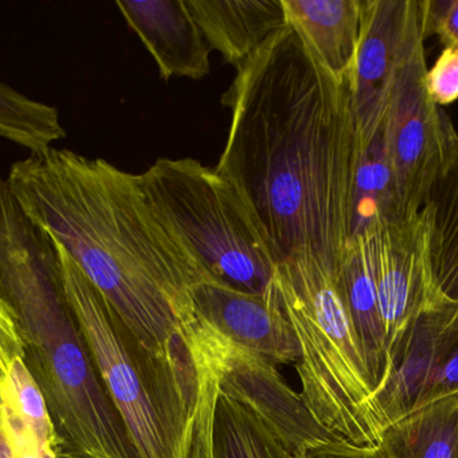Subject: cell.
<instances>
[{
    "label": "cell",
    "mask_w": 458,
    "mask_h": 458,
    "mask_svg": "<svg viewBox=\"0 0 458 458\" xmlns=\"http://www.w3.org/2000/svg\"><path fill=\"white\" fill-rule=\"evenodd\" d=\"M426 73L423 42L402 69L386 112L388 152L407 216L422 210L458 139L446 112L428 96Z\"/></svg>",
    "instance_id": "52a82bcc"
},
{
    "label": "cell",
    "mask_w": 458,
    "mask_h": 458,
    "mask_svg": "<svg viewBox=\"0 0 458 458\" xmlns=\"http://www.w3.org/2000/svg\"><path fill=\"white\" fill-rule=\"evenodd\" d=\"M139 181L152 208L208 276L265 294L277 269L267 235L240 190L195 159H159Z\"/></svg>",
    "instance_id": "8992f818"
},
{
    "label": "cell",
    "mask_w": 458,
    "mask_h": 458,
    "mask_svg": "<svg viewBox=\"0 0 458 458\" xmlns=\"http://www.w3.org/2000/svg\"><path fill=\"white\" fill-rule=\"evenodd\" d=\"M211 458H293V452L250 402L219 388Z\"/></svg>",
    "instance_id": "e0dca14e"
},
{
    "label": "cell",
    "mask_w": 458,
    "mask_h": 458,
    "mask_svg": "<svg viewBox=\"0 0 458 458\" xmlns=\"http://www.w3.org/2000/svg\"><path fill=\"white\" fill-rule=\"evenodd\" d=\"M42 458H64L58 447H49L42 449Z\"/></svg>",
    "instance_id": "484cf974"
},
{
    "label": "cell",
    "mask_w": 458,
    "mask_h": 458,
    "mask_svg": "<svg viewBox=\"0 0 458 458\" xmlns=\"http://www.w3.org/2000/svg\"><path fill=\"white\" fill-rule=\"evenodd\" d=\"M453 394H458V320L452 347L426 404Z\"/></svg>",
    "instance_id": "d4e9b609"
},
{
    "label": "cell",
    "mask_w": 458,
    "mask_h": 458,
    "mask_svg": "<svg viewBox=\"0 0 458 458\" xmlns=\"http://www.w3.org/2000/svg\"><path fill=\"white\" fill-rule=\"evenodd\" d=\"M385 119L366 143L359 144L351 202V238L377 222L407 218L388 152Z\"/></svg>",
    "instance_id": "2e32d148"
},
{
    "label": "cell",
    "mask_w": 458,
    "mask_h": 458,
    "mask_svg": "<svg viewBox=\"0 0 458 458\" xmlns=\"http://www.w3.org/2000/svg\"><path fill=\"white\" fill-rule=\"evenodd\" d=\"M286 22L312 57L340 84L355 72L361 25V0H283Z\"/></svg>",
    "instance_id": "4fadbf2b"
},
{
    "label": "cell",
    "mask_w": 458,
    "mask_h": 458,
    "mask_svg": "<svg viewBox=\"0 0 458 458\" xmlns=\"http://www.w3.org/2000/svg\"><path fill=\"white\" fill-rule=\"evenodd\" d=\"M293 458H391L382 444L355 445L347 439L321 442L294 453Z\"/></svg>",
    "instance_id": "cb8c5ba5"
},
{
    "label": "cell",
    "mask_w": 458,
    "mask_h": 458,
    "mask_svg": "<svg viewBox=\"0 0 458 458\" xmlns=\"http://www.w3.org/2000/svg\"><path fill=\"white\" fill-rule=\"evenodd\" d=\"M0 133L31 155L44 154L66 136L57 108L31 100L4 82L0 85Z\"/></svg>",
    "instance_id": "44dd1931"
},
{
    "label": "cell",
    "mask_w": 458,
    "mask_h": 458,
    "mask_svg": "<svg viewBox=\"0 0 458 458\" xmlns=\"http://www.w3.org/2000/svg\"><path fill=\"white\" fill-rule=\"evenodd\" d=\"M363 25L350 82L359 144L382 124L402 69L425 42L420 0H361Z\"/></svg>",
    "instance_id": "9c48e42d"
},
{
    "label": "cell",
    "mask_w": 458,
    "mask_h": 458,
    "mask_svg": "<svg viewBox=\"0 0 458 458\" xmlns=\"http://www.w3.org/2000/svg\"><path fill=\"white\" fill-rule=\"evenodd\" d=\"M422 210L430 225L437 288L444 299L458 304V139Z\"/></svg>",
    "instance_id": "ffe728a7"
},
{
    "label": "cell",
    "mask_w": 458,
    "mask_h": 458,
    "mask_svg": "<svg viewBox=\"0 0 458 458\" xmlns=\"http://www.w3.org/2000/svg\"><path fill=\"white\" fill-rule=\"evenodd\" d=\"M116 6L157 61L163 80L208 76L213 49L184 0H130Z\"/></svg>",
    "instance_id": "7c38bea8"
},
{
    "label": "cell",
    "mask_w": 458,
    "mask_h": 458,
    "mask_svg": "<svg viewBox=\"0 0 458 458\" xmlns=\"http://www.w3.org/2000/svg\"><path fill=\"white\" fill-rule=\"evenodd\" d=\"M372 272L387 337L388 356L418 316L444 300L431 262V233L425 211L366 230Z\"/></svg>",
    "instance_id": "ba28073f"
},
{
    "label": "cell",
    "mask_w": 458,
    "mask_h": 458,
    "mask_svg": "<svg viewBox=\"0 0 458 458\" xmlns=\"http://www.w3.org/2000/svg\"><path fill=\"white\" fill-rule=\"evenodd\" d=\"M216 170L261 225L277 264L312 257L339 273L351 240L359 133L350 84L286 26L237 71Z\"/></svg>",
    "instance_id": "6da1fadb"
},
{
    "label": "cell",
    "mask_w": 458,
    "mask_h": 458,
    "mask_svg": "<svg viewBox=\"0 0 458 458\" xmlns=\"http://www.w3.org/2000/svg\"><path fill=\"white\" fill-rule=\"evenodd\" d=\"M192 301L198 318L237 347L276 366L299 363V340L272 284L257 294L208 278L192 289Z\"/></svg>",
    "instance_id": "8fae6325"
},
{
    "label": "cell",
    "mask_w": 458,
    "mask_h": 458,
    "mask_svg": "<svg viewBox=\"0 0 458 458\" xmlns=\"http://www.w3.org/2000/svg\"><path fill=\"white\" fill-rule=\"evenodd\" d=\"M0 458H13L12 452L4 442H0Z\"/></svg>",
    "instance_id": "4316f807"
},
{
    "label": "cell",
    "mask_w": 458,
    "mask_h": 458,
    "mask_svg": "<svg viewBox=\"0 0 458 458\" xmlns=\"http://www.w3.org/2000/svg\"><path fill=\"white\" fill-rule=\"evenodd\" d=\"M0 395L2 404L17 412L36 433L42 449L58 447L57 433L41 388L31 375L25 358L17 324L0 308ZM61 452V450H60Z\"/></svg>",
    "instance_id": "ac0fdd59"
},
{
    "label": "cell",
    "mask_w": 458,
    "mask_h": 458,
    "mask_svg": "<svg viewBox=\"0 0 458 458\" xmlns=\"http://www.w3.org/2000/svg\"><path fill=\"white\" fill-rule=\"evenodd\" d=\"M426 89L438 106L458 100V49L444 47L433 68L426 73Z\"/></svg>",
    "instance_id": "603a6c76"
},
{
    "label": "cell",
    "mask_w": 458,
    "mask_h": 458,
    "mask_svg": "<svg viewBox=\"0 0 458 458\" xmlns=\"http://www.w3.org/2000/svg\"><path fill=\"white\" fill-rule=\"evenodd\" d=\"M272 286L299 340L300 395L308 409L339 438L379 445L374 383L337 273L296 257L277 265Z\"/></svg>",
    "instance_id": "5b68a950"
},
{
    "label": "cell",
    "mask_w": 458,
    "mask_h": 458,
    "mask_svg": "<svg viewBox=\"0 0 458 458\" xmlns=\"http://www.w3.org/2000/svg\"><path fill=\"white\" fill-rule=\"evenodd\" d=\"M211 49L240 69L288 26L283 0H184Z\"/></svg>",
    "instance_id": "5bb4252c"
},
{
    "label": "cell",
    "mask_w": 458,
    "mask_h": 458,
    "mask_svg": "<svg viewBox=\"0 0 458 458\" xmlns=\"http://www.w3.org/2000/svg\"><path fill=\"white\" fill-rule=\"evenodd\" d=\"M0 308L14 318L64 458H140L64 291L52 238L2 183Z\"/></svg>",
    "instance_id": "3957f363"
},
{
    "label": "cell",
    "mask_w": 458,
    "mask_h": 458,
    "mask_svg": "<svg viewBox=\"0 0 458 458\" xmlns=\"http://www.w3.org/2000/svg\"><path fill=\"white\" fill-rule=\"evenodd\" d=\"M6 182L148 350L194 360L186 344L197 320L192 289L211 277L152 208L139 175L50 148L13 165Z\"/></svg>",
    "instance_id": "7a4b0ae2"
},
{
    "label": "cell",
    "mask_w": 458,
    "mask_h": 458,
    "mask_svg": "<svg viewBox=\"0 0 458 458\" xmlns=\"http://www.w3.org/2000/svg\"><path fill=\"white\" fill-rule=\"evenodd\" d=\"M52 240L66 299L140 458H211L218 396L208 390L194 360L148 350L64 246Z\"/></svg>",
    "instance_id": "277c9868"
},
{
    "label": "cell",
    "mask_w": 458,
    "mask_h": 458,
    "mask_svg": "<svg viewBox=\"0 0 458 458\" xmlns=\"http://www.w3.org/2000/svg\"><path fill=\"white\" fill-rule=\"evenodd\" d=\"M337 283L355 327L377 395L390 372V356L366 232L351 238L340 264Z\"/></svg>",
    "instance_id": "9a60e30c"
},
{
    "label": "cell",
    "mask_w": 458,
    "mask_h": 458,
    "mask_svg": "<svg viewBox=\"0 0 458 458\" xmlns=\"http://www.w3.org/2000/svg\"><path fill=\"white\" fill-rule=\"evenodd\" d=\"M458 304L444 299L426 308L391 355L387 379L375 395L383 430L426 406L454 339Z\"/></svg>",
    "instance_id": "30bf717a"
},
{
    "label": "cell",
    "mask_w": 458,
    "mask_h": 458,
    "mask_svg": "<svg viewBox=\"0 0 458 458\" xmlns=\"http://www.w3.org/2000/svg\"><path fill=\"white\" fill-rule=\"evenodd\" d=\"M423 36L438 37L445 47L458 49V0H420Z\"/></svg>",
    "instance_id": "7402d4cb"
},
{
    "label": "cell",
    "mask_w": 458,
    "mask_h": 458,
    "mask_svg": "<svg viewBox=\"0 0 458 458\" xmlns=\"http://www.w3.org/2000/svg\"><path fill=\"white\" fill-rule=\"evenodd\" d=\"M380 444L391 458H458V394L388 426Z\"/></svg>",
    "instance_id": "d6986e66"
}]
</instances>
